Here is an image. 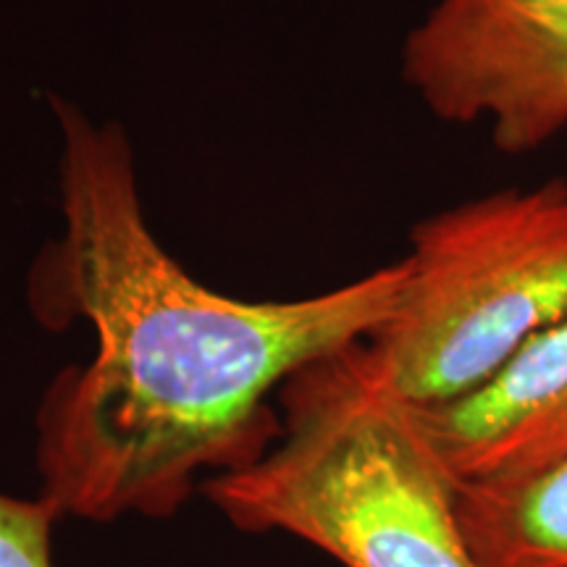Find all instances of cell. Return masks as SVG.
<instances>
[{"label": "cell", "mask_w": 567, "mask_h": 567, "mask_svg": "<svg viewBox=\"0 0 567 567\" xmlns=\"http://www.w3.org/2000/svg\"><path fill=\"white\" fill-rule=\"evenodd\" d=\"M51 105L63 231L32 264L27 297L48 329L90 323L95 352L40 402L42 496L97 523L172 515L203 471L250 465L279 439L268 396L392 318L405 264L300 300L216 292L151 231L122 126Z\"/></svg>", "instance_id": "cell-1"}, {"label": "cell", "mask_w": 567, "mask_h": 567, "mask_svg": "<svg viewBox=\"0 0 567 567\" xmlns=\"http://www.w3.org/2000/svg\"><path fill=\"white\" fill-rule=\"evenodd\" d=\"M279 402V439L205 484L234 526L287 530L344 567H481L460 526L457 481L368 342L305 365Z\"/></svg>", "instance_id": "cell-2"}, {"label": "cell", "mask_w": 567, "mask_h": 567, "mask_svg": "<svg viewBox=\"0 0 567 567\" xmlns=\"http://www.w3.org/2000/svg\"><path fill=\"white\" fill-rule=\"evenodd\" d=\"M402 264L400 300L368 350L396 396L442 405L567 321V179L499 189L425 218Z\"/></svg>", "instance_id": "cell-3"}, {"label": "cell", "mask_w": 567, "mask_h": 567, "mask_svg": "<svg viewBox=\"0 0 567 567\" xmlns=\"http://www.w3.org/2000/svg\"><path fill=\"white\" fill-rule=\"evenodd\" d=\"M402 80L442 122H486L496 151L534 153L567 130V0H436Z\"/></svg>", "instance_id": "cell-4"}, {"label": "cell", "mask_w": 567, "mask_h": 567, "mask_svg": "<svg viewBox=\"0 0 567 567\" xmlns=\"http://www.w3.org/2000/svg\"><path fill=\"white\" fill-rule=\"evenodd\" d=\"M415 410L457 484L523 481L567 463V321L528 339L473 392Z\"/></svg>", "instance_id": "cell-5"}, {"label": "cell", "mask_w": 567, "mask_h": 567, "mask_svg": "<svg viewBox=\"0 0 567 567\" xmlns=\"http://www.w3.org/2000/svg\"><path fill=\"white\" fill-rule=\"evenodd\" d=\"M457 517L481 567H567V463L523 481L457 484Z\"/></svg>", "instance_id": "cell-6"}, {"label": "cell", "mask_w": 567, "mask_h": 567, "mask_svg": "<svg viewBox=\"0 0 567 567\" xmlns=\"http://www.w3.org/2000/svg\"><path fill=\"white\" fill-rule=\"evenodd\" d=\"M61 507L48 496L0 494V567H53L51 530Z\"/></svg>", "instance_id": "cell-7"}]
</instances>
